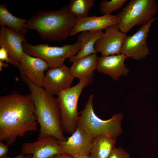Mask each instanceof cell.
Masks as SVG:
<instances>
[{
  "label": "cell",
  "mask_w": 158,
  "mask_h": 158,
  "mask_svg": "<svg viewBox=\"0 0 158 158\" xmlns=\"http://www.w3.org/2000/svg\"><path fill=\"white\" fill-rule=\"evenodd\" d=\"M35 105L30 93L15 91L0 97V141L11 145L18 137L38 130Z\"/></svg>",
  "instance_id": "1"
},
{
  "label": "cell",
  "mask_w": 158,
  "mask_h": 158,
  "mask_svg": "<svg viewBox=\"0 0 158 158\" xmlns=\"http://www.w3.org/2000/svg\"><path fill=\"white\" fill-rule=\"evenodd\" d=\"M23 81L28 87L35 105L37 121L40 127L38 139L51 136L59 141H66L62 125L61 108L57 98L47 92L20 73Z\"/></svg>",
  "instance_id": "2"
},
{
  "label": "cell",
  "mask_w": 158,
  "mask_h": 158,
  "mask_svg": "<svg viewBox=\"0 0 158 158\" xmlns=\"http://www.w3.org/2000/svg\"><path fill=\"white\" fill-rule=\"evenodd\" d=\"M76 17L67 8L56 11H38L25 23L27 30L36 31L43 39L61 42L71 36Z\"/></svg>",
  "instance_id": "3"
},
{
  "label": "cell",
  "mask_w": 158,
  "mask_h": 158,
  "mask_svg": "<svg viewBox=\"0 0 158 158\" xmlns=\"http://www.w3.org/2000/svg\"><path fill=\"white\" fill-rule=\"evenodd\" d=\"M93 95H90L84 109L80 112L78 126L84 129L94 138L106 135L117 138L122 132L123 115L115 114L110 119L103 120L95 113L93 108Z\"/></svg>",
  "instance_id": "4"
},
{
  "label": "cell",
  "mask_w": 158,
  "mask_h": 158,
  "mask_svg": "<svg viewBox=\"0 0 158 158\" xmlns=\"http://www.w3.org/2000/svg\"><path fill=\"white\" fill-rule=\"evenodd\" d=\"M93 78V73L83 77L77 84L57 95L64 132L71 135L76 129L80 114L77 109L78 99L83 88L92 83Z\"/></svg>",
  "instance_id": "5"
},
{
  "label": "cell",
  "mask_w": 158,
  "mask_h": 158,
  "mask_svg": "<svg viewBox=\"0 0 158 158\" xmlns=\"http://www.w3.org/2000/svg\"><path fill=\"white\" fill-rule=\"evenodd\" d=\"M158 10L155 0H130L116 15L119 30L126 34L133 27L142 25L154 18Z\"/></svg>",
  "instance_id": "6"
},
{
  "label": "cell",
  "mask_w": 158,
  "mask_h": 158,
  "mask_svg": "<svg viewBox=\"0 0 158 158\" xmlns=\"http://www.w3.org/2000/svg\"><path fill=\"white\" fill-rule=\"evenodd\" d=\"M81 47V42L78 40L73 44L65 45L61 47L50 46L47 44L32 45L26 42L23 43L24 52L30 56L43 59L49 68L63 65L65 59L77 54Z\"/></svg>",
  "instance_id": "7"
},
{
  "label": "cell",
  "mask_w": 158,
  "mask_h": 158,
  "mask_svg": "<svg viewBox=\"0 0 158 158\" xmlns=\"http://www.w3.org/2000/svg\"><path fill=\"white\" fill-rule=\"evenodd\" d=\"M157 18L154 17L141 26L134 34L126 35L122 47L121 54L128 57L139 60L145 58L150 52L147 39L151 26Z\"/></svg>",
  "instance_id": "8"
},
{
  "label": "cell",
  "mask_w": 158,
  "mask_h": 158,
  "mask_svg": "<svg viewBox=\"0 0 158 158\" xmlns=\"http://www.w3.org/2000/svg\"><path fill=\"white\" fill-rule=\"evenodd\" d=\"M92 137L79 126L66 141H59L63 154L74 158L84 155H90Z\"/></svg>",
  "instance_id": "9"
},
{
  "label": "cell",
  "mask_w": 158,
  "mask_h": 158,
  "mask_svg": "<svg viewBox=\"0 0 158 158\" xmlns=\"http://www.w3.org/2000/svg\"><path fill=\"white\" fill-rule=\"evenodd\" d=\"M74 77L66 65L49 68L46 73L43 87L52 95H57L62 91L71 87Z\"/></svg>",
  "instance_id": "10"
},
{
  "label": "cell",
  "mask_w": 158,
  "mask_h": 158,
  "mask_svg": "<svg viewBox=\"0 0 158 158\" xmlns=\"http://www.w3.org/2000/svg\"><path fill=\"white\" fill-rule=\"evenodd\" d=\"M102 38L97 40L94 47L102 56L121 54L122 47L126 34L119 29L118 24L110 25L105 29Z\"/></svg>",
  "instance_id": "11"
},
{
  "label": "cell",
  "mask_w": 158,
  "mask_h": 158,
  "mask_svg": "<svg viewBox=\"0 0 158 158\" xmlns=\"http://www.w3.org/2000/svg\"><path fill=\"white\" fill-rule=\"evenodd\" d=\"M26 42L24 35L17 33L5 26L0 30V47L7 51L10 63L18 66L23 52V43Z\"/></svg>",
  "instance_id": "12"
},
{
  "label": "cell",
  "mask_w": 158,
  "mask_h": 158,
  "mask_svg": "<svg viewBox=\"0 0 158 158\" xmlns=\"http://www.w3.org/2000/svg\"><path fill=\"white\" fill-rule=\"evenodd\" d=\"M58 141L53 136H46L35 141L24 143L21 151L25 154L32 155V158H49L63 154Z\"/></svg>",
  "instance_id": "13"
},
{
  "label": "cell",
  "mask_w": 158,
  "mask_h": 158,
  "mask_svg": "<svg viewBox=\"0 0 158 158\" xmlns=\"http://www.w3.org/2000/svg\"><path fill=\"white\" fill-rule=\"evenodd\" d=\"M18 67L20 73L36 85L43 87L44 72L49 68L44 60L32 56L23 51Z\"/></svg>",
  "instance_id": "14"
},
{
  "label": "cell",
  "mask_w": 158,
  "mask_h": 158,
  "mask_svg": "<svg viewBox=\"0 0 158 158\" xmlns=\"http://www.w3.org/2000/svg\"><path fill=\"white\" fill-rule=\"evenodd\" d=\"M119 19L117 15L105 14L100 16L94 15L91 16L76 17V22L71 36L84 31H97L105 29L108 26L118 24Z\"/></svg>",
  "instance_id": "15"
},
{
  "label": "cell",
  "mask_w": 158,
  "mask_h": 158,
  "mask_svg": "<svg viewBox=\"0 0 158 158\" xmlns=\"http://www.w3.org/2000/svg\"><path fill=\"white\" fill-rule=\"evenodd\" d=\"M128 57L120 54L99 57L97 71L110 76L114 80L117 81L122 75L126 76L129 71L124 63Z\"/></svg>",
  "instance_id": "16"
},
{
  "label": "cell",
  "mask_w": 158,
  "mask_h": 158,
  "mask_svg": "<svg viewBox=\"0 0 158 158\" xmlns=\"http://www.w3.org/2000/svg\"><path fill=\"white\" fill-rule=\"evenodd\" d=\"M104 33L102 30L81 32L78 38V40L82 44L81 49L77 54L69 58V61L73 63L78 59L97 53L94 47L95 44L97 40L102 37Z\"/></svg>",
  "instance_id": "17"
},
{
  "label": "cell",
  "mask_w": 158,
  "mask_h": 158,
  "mask_svg": "<svg viewBox=\"0 0 158 158\" xmlns=\"http://www.w3.org/2000/svg\"><path fill=\"white\" fill-rule=\"evenodd\" d=\"M116 138L106 135L93 138L90 152L92 158H108L116 148Z\"/></svg>",
  "instance_id": "18"
},
{
  "label": "cell",
  "mask_w": 158,
  "mask_h": 158,
  "mask_svg": "<svg viewBox=\"0 0 158 158\" xmlns=\"http://www.w3.org/2000/svg\"><path fill=\"white\" fill-rule=\"evenodd\" d=\"M99 59L97 53L78 59L74 61L70 68L74 78H80L93 73L97 69Z\"/></svg>",
  "instance_id": "19"
},
{
  "label": "cell",
  "mask_w": 158,
  "mask_h": 158,
  "mask_svg": "<svg viewBox=\"0 0 158 158\" xmlns=\"http://www.w3.org/2000/svg\"><path fill=\"white\" fill-rule=\"evenodd\" d=\"M26 19L17 17L12 15L5 4L0 5V25L6 26L16 32L24 35L28 30L25 28Z\"/></svg>",
  "instance_id": "20"
},
{
  "label": "cell",
  "mask_w": 158,
  "mask_h": 158,
  "mask_svg": "<svg viewBox=\"0 0 158 158\" xmlns=\"http://www.w3.org/2000/svg\"><path fill=\"white\" fill-rule=\"evenodd\" d=\"M95 2V0H71L68 8L69 13L76 17H86Z\"/></svg>",
  "instance_id": "21"
},
{
  "label": "cell",
  "mask_w": 158,
  "mask_h": 158,
  "mask_svg": "<svg viewBox=\"0 0 158 158\" xmlns=\"http://www.w3.org/2000/svg\"><path fill=\"white\" fill-rule=\"evenodd\" d=\"M127 0H102L99 3V10L103 14H110L122 8Z\"/></svg>",
  "instance_id": "22"
},
{
  "label": "cell",
  "mask_w": 158,
  "mask_h": 158,
  "mask_svg": "<svg viewBox=\"0 0 158 158\" xmlns=\"http://www.w3.org/2000/svg\"><path fill=\"white\" fill-rule=\"evenodd\" d=\"M108 158H131L129 154L120 147L115 148Z\"/></svg>",
  "instance_id": "23"
},
{
  "label": "cell",
  "mask_w": 158,
  "mask_h": 158,
  "mask_svg": "<svg viewBox=\"0 0 158 158\" xmlns=\"http://www.w3.org/2000/svg\"><path fill=\"white\" fill-rule=\"evenodd\" d=\"M0 60L10 63V59L7 50L4 47L0 48Z\"/></svg>",
  "instance_id": "24"
},
{
  "label": "cell",
  "mask_w": 158,
  "mask_h": 158,
  "mask_svg": "<svg viewBox=\"0 0 158 158\" xmlns=\"http://www.w3.org/2000/svg\"><path fill=\"white\" fill-rule=\"evenodd\" d=\"M8 146L3 142H0V157L6 155L9 150Z\"/></svg>",
  "instance_id": "25"
},
{
  "label": "cell",
  "mask_w": 158,
  "mask_h": 158,
  "mask_svg": "<svg viewBox=\"0 0 158 158\" xmlns=\"http://www.w3.org/2000/svg\"><path fill=\"white\" fill-rule=\"evenodd\" d=\"M32 155L31 154H25L21 153L17 156L12 158H32ZM0 158H10L7 155L1 157Z\"/></svg>",
  "instance_id": "26"
},
{
  "label": "cell",
  "mask_w": 158,
  "mask_h": 158,
  "mask_svg": "<svg viewBox=\"0 0 158 158\" xmlns=\"http://www.w3.org/2000/svg\"><path fill=\"white\" fill-rule=\"evenodd\" d=\"M56 158H74L71 156L63 154H59L55 155Z\"/></svg>",
  "instance_id": "27"
},
{
  "label": "cell",
  "mask_w": 158,
  "mask_h": 158,
  "mask_svg": "<svg viewBox=\"0 0 158 158\" xmlns=\"http://www.w3.org/2000/svg\"><path fill=\"white\" fill-rule=\"evenodd\" d=\"M9 66L8 64L5 63L4 61L0 60V71H2L3 68L4 67H6Z\"/></svg>",
  "instance_id": "28"
},
{
  "label": "cell",
  "mask_w": 158,
  "mask_h": 158,
  "mask_svg": "<svg viewBox=\"0 0 158 158\" xmlns=\"http://www.w3.org/2000/svg\"><path fill=\"white\" fill-rule=\"evenodd\" d=\"M76 158H92L90 155H84L79 156Z\"/></svg>",
  "instance_id": "29"
},
{
  "label": "cell",
  "mask_w": 158,
  "mask_h": 158,
  "mask_svg": "<svg viewBox=\"0 0 158 158\" xmlns=\"http://www.w3.org/2000/svg\"><path fill=\"white\" fill-rule=\"evenodd\" d=\"M49 158H56V157L55 155L53 156H52V157H49Z\"/></svg>",
  "instance_id": "30"
}]
</instances>
